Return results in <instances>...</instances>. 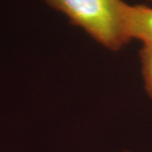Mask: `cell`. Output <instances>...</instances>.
Segmentation results:
<instances>
[{
  "label": "cell",
  "mask_w": 152,
  "mask_h": 152,
  "mask_svg": "<svg viewBox=\"0 0 152 152\" xmlns=\"http://www.w3.org/2000/svg\"><path fill=\"white\" fill-rule=\"evenodd\" d=\"M106 48L118 51L130 42L123 0H45Z\"/></svg>",
  "instance_id": "obj_1"
},
{
  "label": "cell",
  "mask_w": 152,
  "mask_h": 152,
  "mask_svg": "<svg viewBox=\"0 0 152 152\" xmlns=\"http://www.w3.org/2000/svg\"><path fill=\"white\" fill-rule=\"evenodd\" d=\"M124 152H131V151H124Z\"/></svg>",
  "instance_id": "obj_4"
},
{
  "label": "cell",
  "mask_w": 152,
  "mask_h": 152,
  "mask_svg": "<svg viewBox=\"0 0 152 152\" xmlns=\"http://www.w3.org/2000/svg\"><path fill=\"white\" fill-rule=\"evenodd\" d=\"M151 1H152V0H151Z\"/></svg>",
  "instance_id": "obj_5"
},
{
  "label": "cell",
  "mask_w": 152,
  "mask_h": 152,
  "mask_svg": "<svg viewBox=\"0 0 152 152\" xmlns=\"http://www.w3.org/2000/svg\"><path fill=\"white\" fill-rule=\"evenodd\" d=\"M141 71L145 90L149 97L152 98V45L144 44L140 51Z\"/></svg>",
  "instance_id": "obj_3"
},
{
  "label": "cell",
  "mask_w": 152,
  "mask_h": 152,
  "mask_svg": "<svg viewBox=\"0 0 152 152\" xmlns=\"http://www.w3.org/2000/svg\"><path fill=\"white\" fill-rule=\"evenodd\" d=\"M125 26L129 37L140 40L144 44L152 45V8L127 4Z\"/></svg>",
  "instance_id": "obj_2"
}]
</instances>
